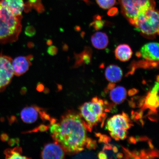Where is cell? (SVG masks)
Instances as JSON below:
<instances>
[{"mask_svg":"<svg viewBox=\"0 0 159 159\" xmlns=\"http://www.w3.org/2000/svg\"><path fill=\"white\" fill-rule=\"evenodd\" d=\"M130 119L124 113L114 115L107 120L106 128L111 137L116 140H124L127 138L130 128Z\"/></svg>","mask_w":159,"mask_h":159,"instance_id":"8992f818","label":"cell"},{"mask_svg":"<svg viewBox=\"0 0 159 159\" xmlns=\"http://www.w3.org/2000/svg\"><path fill=\"white\" fill-rule=\"evenodd\" d=\"M66 152L57 143H50L46 145L41 152L43 159H63Z\"/></svg>","mask_w":159,"mask_h":159,"instance_id":"9c48e42d","label":"cell"},{"mask_svg":"<svg viewBox=\"0 0 159 159\" xmlns=\"http://www.w3.org/2000/svg\"><path fill=\"white\" fill-rule=\"evenodd\" d=\"M39 108L33 107H26L21 111V118L24 122L32 124L37 120L39 116Z\"/></svg>","mask_w":159,"mask_h":159,"instance_id":"7c38bea8","label":"cell"},{"mask_svg":"<svg viewBox=\"0 0 159 159\" xmlns=\"http://www.w3.org/2000/svg\"><path fill=\"white\" fill-rule=\"evenodd\" d=\"M22 16H17L0 0V43L14 42L18 39Z\"/></svg>","mask_w":159,"mask_h":159,"instance_id":"7a4b0ae2","label":"cell"},{"mask_svg":"<svg viewBox=\"0 0 159 159\" xmlns=\"http://www.w3.org/2000/svg\"><path fill=\"white\" fill-rule=\"evenodd\" d=\"M57 49L54 46H51L47 50V52L50 55L54 56L57 53Z\"/></svg>","mask_w":159,"mask_h":159,"instance_id":"7402d4cb","label":"cell"},{"mask_svg":"<svg viewBox=\"0 0 159 159\" xmlns=\"http://www.w3.org/2000/svg\"><path fill=\"white\" fill-rule=\"evenodd\" d=\"M86 124L80 115L70 112L53 123L50 131L53 140L70 154L81 152L90 142L87 136Z\"/></svg>","mask_w":159,"mask_h":159,"instance_id":"6da1fadb","label":"cell"},{"mask_svg":"<svg viewBox=\"0 0 159 159\" xmlns=\"http://www.w3.org/2000/svg\"><path fill=\"white\" fill-rule=\"evenodd\" d=\"M98 157L99 159H107V156L104 152H101L99 153L98 155Z\"/></svg>","mask_w":159,"mask_h":159,"instance_id":"603a6c76","label":"cell"},{"mask_svg":"<svg viewBox=\"0 0 159 159\" xmlns=\"http://www.w3.org/2000/svg\"><path fill=\"white\" fill-rule=\"evenodd\" d=\"M159 24L158 11L155 7L139 15L132 25L145 36L153 37L159 34Z\"/></svg>","mask_w":159,"mask_h":159,"instance_id":"3957f363","label":"cell"},{"mask_svg":"<svg viewBox=\"0 0 159 159\" xmlns=\"http://www.w3.org/2000/svg\"><path fill=\"white\" fill-rule=\"evenodd\" d=\"M7 159H27L26 157L22 155L21 149L17 147L12 149H8L5 152Z\"/></svg>","mask_w":159,"mask_h":159,"instance_id":"e0dca14e","label":"cell"},{"mask_svg":"<svg viewBox=\"0 0 159 159\" xmlns=\"http://www.w3.org/2000/svg\"><path fill=\"white\" fill-rule=\"evenodd\" d=\"M7 135L5 134H3L1 135V138L2 140L3 141H6L7 139Z\"/></svg>","mask_w":159,"mask_h":159,"instance_id":"cb8c5ba5","label":"cell"},{"mask_svg":"<svg viewBox=\"0 0 159 159\" xmlns=\"http://www.w3.org/2000/svg\"><path fill=\"white\" fill-rule=\"evenodd\" d=\"M104 24V21L101 20L100 18H98L97 17L96 20L91 24V25L93 26L95 30H98L102 28Z\"/></svg>","mask_w":159,"mask_h":159,"instance_id":"ffe728a7","label":"cell"},{"mask_svg":"<svg viewBox=\"0 0 159 159\" xmlns=\"http://www.w3.org/2000/svg\"><path fill=\"white\" fill-rule=\"evenodd\" d=\"M99 7L103 9H108L111 8L116 4V0H96Z\"/></svg>","mask_w":159,"mask_h":159,"instance_id":"d6986e66","label":"cell"},{"mask_svg":"<svg viewBox=\"0 0 159 159\" xmlns=\"http://www.w3.org/2000/svg\"><path fill=\"white\" fill-rule=\"evenodd\" d=\"M31 60L29 56L27 57L20 56L16 57L12 61V65L14 75L20 76L24 74L29 69L31 65Z\"/></svg>","mask_w":159,"mask_h":159,"instance_id":"30bf717a","label":"cell"},{"mask_svg":"<svg viewBox=\"0 0 159 159\" xmlns=\"http://www.w3.org/2000/svg\"><path fill=\"white\" fill-rule=\"evenodd\" d=\"M122 14L133 25L139 15L155 8V0H118Z\"/></svg>","mask_w":159,"mask_h":159,"instance_id":"277c9868","label":"cell"},{"mask_svg":"<svg viewBox=\"0 0 159 159\" xmlns=\"http://www.w3.org/2000/svg\"><path fill=\"white\" fill-rule=\"evenodd\" d=\"M25 34L29 37H32L35 34V30L33 26H29L26 28Z\"/></svg>","mask_w":159,"mask_h":159,"instance_id":"44dd1931","label":"cell"},{"mask_svg":"<svg viewBox=\"0 0 159 159\" xmlns=\"http://www.w3.org/2000/svg\"><path fill=\"white\" fill-rule=\"evenodd\" d=\"M91 41L93 46L98 49L106 48L109 43L108 36L101 32L94 33L91 37Z\"/></svg>","mask_w":159,"mask_h":159,"instance_id":"9a60e30c","label":"cell"},{"mask_svg":"<svg viewBox=\"0 0 159 159\" xmlns=\"http://www.w3.org/2000/svg\"><path fill=\"white\" fill-rule=\"evenodd\" d=\"M136 56L149 62L158 63L159 43L156 42L146 43L137 53Z\"/></svg>","mask_w":159,"mask_h":159,"instance_id":"ba28073f","label":"cell"},{"mask_svg":"<svg viewBox=\"0 0 159 159\" xmlns=\"http://www.w3.org/2000/svg\"><path fill=\"white\" fill-rule=\"evenodd\" d=\"M127 92L124 87L118 86L112 89L110 94L111 98L116 104H120L126 99Z\"/></svg>","mask_w":159,"mask_h":159,"instance_id":"2e32d148","label":"cell"},{"mask_svg":"<svg viewBox=\"0 0 159 159\" xmlns=\"http://www.w3.org/2000/svg\"><path fill=\"white\" fill-rule=\"evenodd\" d=\"M103 105L102 100L94 98L92 101L85 102L80 107V116L85 121L88 130H92L104 117Z\"/></svg>","mask_w":159,"mask_h":159,"instance_id":"5b68a950","label":"cell"},{"mask_svg":"<svg viewBox=\"0 0 159 159\" xmlns=\"http://www.w3.org/2000/svg\"><path fill=\"white\" fill-rule=\"evenodd\" d=\"M11 57L0 55V91L3 89L11 82L14 73Z\"/></svg>","mask_w":159,"mask_h":159,"instance_id":"52a82bcc","label":"cell"},{"mask_svg":"<svg viewBox=\"0 0 159 159\" xmlns=\"http://www.w3.org/2000/svg\"><path fill=\"white\" fill-rule=\"evenodd\" d=\"M47 43L48 45H51L52 43V41L51 40H48L47 41Z\"/></svg>","mask_w":159,"mask_h":159,"instance_id":"d4e9b609","label":"cell"},{"mask_svg":"<svg viewBox=\"0 0 159 159\" xmlns=\"http://www.w3.org/2000/svg\"><path fill=\"white\" fill-rule=\"evenodd\" d=\"M3 3L14 15L22 16L25 5L23 0H2Z\"/></svg>","mask_w":159,"mask_h":159,"instance_id":"4fadbf2b","label":"cell"},{"mask_svg":"<svg viewBox=\"0 0 159 159\" xmlns=\"http://www.w3.org/2000/svg\"><path fill=\"white\" fill-rule=\"evenodd\" d=\"M145 105L148 108L151 109H156L159 105V97L158 93H149L147 97Z\"/></svg>","mask_w":159,"mask_h":159,"instance_id":"ac0fdd59","label":"cell"},{"mask_svg":"<svg viewBox=\"0 0 159 159\" xmlns=\"http://www.w3.org/2000/svg\"><path fill=\"white\" fill-rule=\"evenodd\" d=\"M105 75L109 82L117 83L122 79L123 72L122 69L118 66L112 65L107 67L105 71Z\"/></svg>","mask_w":159,"mask_h":159,"instance_id":"8fae6325","label":"cell"},{"mask_svg":"<svg viewBox=\"0 0 159 159\" xmlns=\"http://www.w3.org/2000/svg\"><path fill=\"white\" fill-rule=\"evenodd\" d=\"M115 56L116 59L122 61H128L132 57L133 52L128 45H119L115 49Z\"/></svg>","mask_w":159,"mask_h":159,"instance_id":"5bb4252c","label":"cell"}]
</instances>
